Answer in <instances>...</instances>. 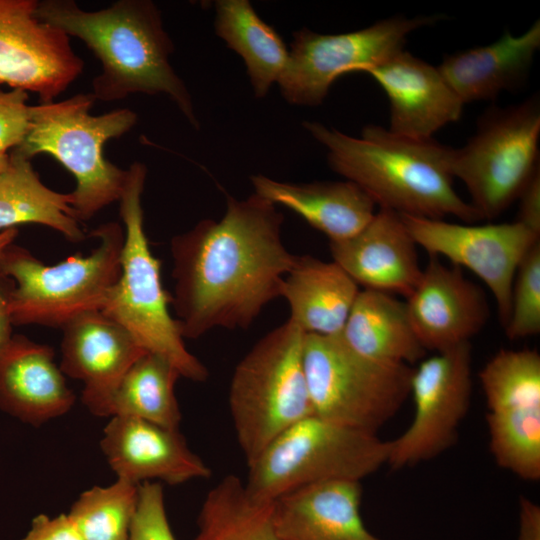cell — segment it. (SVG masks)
<instances>
[{
  "label": "cell",
  "mask_w": 540,
  "mask_h": 540,
  "mask_svg": "<svg viewBox=\"0 0 540 540\" xmlns=\"http://www.w3.org/2000/svg\"><path fill=\"white\" fill-rule=\"evenodd\" d=\"M303 126L327 149L332 170L359 186L379 208L428 219H481L454 189L453 148L379 125H366L360 138L319 122L306 121Z\"/></svg>",
  "instance_id": "3957f363"
},
{
  "label": "cell",
  "mask_w": 540,
  "mask_h": 540,
  "mask_svg": "<svg viewBox=\"0 0 540 540\" xmlns=\"http://www.w3.org/2000/svg\"><path fill=\"white\" fill-rule=\"evenodd\" d=\"M38 16L81 40L98 58L91 83L95 100L113 102L132 94L165 95L199 128L190 92L170 64L173 42L161 12L150 0H119L88 11L72 0L38 1Z\"/></svg>",
  "instance_id": "7a4b0ae2"
},
{
  "label": "cell",
  "mask_w": 540,
  "mask_h": 540,
  "mask_svg": "<svg viewBox=\"0 0 540 540\" xmlns=\"http://www.w3.org/2000/svg\"><path fill=\"white\" fill-rule=\"evenodd\" d=\"M504 329L511 340L540 332V242L529 250L517 268L510 315Z\"/></svg>",
  "instance_id": "d6a6232c"
},
{
  "label": "cell",
  "mask_w": 540,
  "mask_h": 540,
  "mask_svg": "<svg viewBox=\"0 0 540 540\" xmlns=\"http://www.w3.org/2000/svg\"><path fill=\"white\" fill-rule=\"evenodd\" d=\"M17 235H18V230L16 228H9V229L0 231V254L6 246L14 243V240L16 239Z\"/></svg>",
  "instance_id": "ab89813d"
},
{
  "label": "cell",
  "mask_w": 540,
  "mask_h": 540,
  "mask_svg": "<svg viewBox=\"0 0 540 540\" xmlns=\"http://www.w3.org/2000/svg\"><path fill=\"white\" fill-rule=\"evenodd\" d=\"M14 285L10 277L0 273V352L13 336L9 301Z\"/></svg>",
  "instance_id": "f35d334b"
},
{
  "label": "cell",
  "mask_w": 540,
  "mask_h": 540,
  "mask_svg": "<svg viewBox=\"0 0 540 540\" xmlns=\"http://www.w3.org/2000/svg\"><path fill=\"white\" fill-rule=\"evenodd\" d=\"M273 501L252 497L235 475L208 491L192 540H280L273 524Z\"/></svg>",
  "instance_id": "f1b7e54d"
},
{
  "label": "cell",
  "mask_w": 540,
  "mask_h": 540,
  "mask_svg": "<svg viewBox=\"0 0 540 540\" xmlns=\"http://www.w3.org/2000/svg\"><path fill=\"white\" fill-rule=\"evenodd\" d=\"M518 540H540V506L520 496L518 502Z\"/></svg>",
  "instance_id": "74e56055"
},
{
  "label": "cell",
  "mask_w": 540,
  "mask_h": 540,
  "mask_svg": "<svg viewBox=\"0 0 540 540\" xmlns=\"http://www.w3.org/2000/svg\"><path fill=\"white\" fill-rule=\"evenodd\" d=\"M214 7L215 33L242 58L255 97H265L285 69L284 41L248 0H217Z\"/></svg>",
  "instance_id": "4316f807"
},
{
  "label": "cell",
  "mask_w": 540,
  "mask_h": 540,
  "mask_svg": "<svg viewBox=\"0 0 540 540\" xmlns=\"http://www.w3.org/2000/svg\"><path fill=\"white\" fill-rule=\"evenodd\" d=\"M70 193L47 187L34 170L30 159L14 152L9 154L5 169L0 172V230L18 224L35 223L61 233L68 241L86 239L72 207Z\"/></svg>",
  "instance_id": "484cf974"
},
{
  "label": "cell",
  "mask_w": 540,
  "mask_h": 540,
  "mask_svg": "<svg viewBox=\"0 0 540 540\" xmlns=\"http://www.w3.org/2000/svg\"><path fill=\"white\" fill-rule=\"evenodd\" d=\"M303 365L313 414L371 433L410 395L413 367L371 360L337 336L305 334Z\"/></svg>",
  "instance_id": "9c48e42d"
},
{
  "label": "cell",
  "mask_w": 540,
  "mask_h": 540,
  "mask_svg": "<svg viewBox=\"0 0 540 540\" xmlns=\"http://www.w3.org/2000/svg\"><path fill=\"white\" fill-rule=\"evenodd\" d=\"M489 450L496 464L522 480L540 479V407L487 412Z\"/></svg>",
  "instance_id": "f546056e"
},
{
  "label": "cell",
  "mask_w": 540,
  "mask_h": 540,
  "mask_svg": "<svg viewBox=\"0 0 540 540\" xmlns=\"http://www.w3.org/2000/svg\"><path fill=\"white\" fill-rule=\"evenodd\" d=\"M138 486L123 479L94 486L72 505L69 517L84 540H129Z\"/></svg>",
  "instance_id": "1f68e13d"
},
{
  "label": "cell",
  "mask_w": 540,
  "mask_h": 540,
  "mask_svg": "<svg viewBox=\"0 0 540 540\" xmlns=\"http://www.w3.org/2000/svg\"><path fill=\"white\" fill-rule=\"evenodd\" d=\"M540 102L493 106L479 118L475 134L452 151L451 172L466 186L481 219L500 216L539 168Z\"/></svg>",
  "instance_id": "30bf717a"
},
{
  "label": "cell",
  "mask_w": 540,
  "mask_h": 540,
  "mask_svg": "<svg viewBox=\"0 0 540 540\" xmlns=\"http://www.w3.org/2000/svg\"><path fill=\"white\" fill-rule=\"evenodd\" d=\"M358 481H329L301 487L273 501L280 540H382L361 516Z\"/></svg>",
  "instance_id": "44dd1931"
},
{
  "label": "cell",
  "mask_w": 540,
  "mask_h": 540,
  "mask_svg": "<svg viewBox=\"0 0 540 540\" xmlns=\"http://www.w3.org/2000/svg\"><path fill=\"white\" fill-rule=\"evenodd\" d=\"M54 357L50 346L13 335L0 352V408L34 426L67 413L75 395Z\"/></svg>",
  "instance_id": "ffe728a7"
},
{
  "label": "cell",
  "mask_w": 540,
  "mask_h": 540,
  "mask_svg": "<svg viewBox=\"0 0 540 540\" xmlns=\"http://www.w3.org/2000/svg\"><path fill=\"white\" fill-rule=\"evenodd\" d=\"M304 335L288 319L235 367L228 403L247 465L283 431L313 414L303 365Z\"/></svg>",
  "instance_id": "52a82bcc"
},
{
  "label": "cell",
  "mask_w": 540,
  "mask_h": 540,
  "mask_svg": "<svg viewBox=\"0 0 540 540\" xmlns=\"http://www.w3.org/2000/svg\"><path fill=\"white\" fill-rule=\"evenodd\" d=\"M340 336L355 352L378 362L411 366L427 352L412 328L405 301L375 290L359 291Z\"/></svg>",
  "instance_id": "d4e9b609"
},
{
  "label": "cell",
  "mask_w": 540,
  "mask_h": 540,
  "mask_svg": "<svg viewBox=\"0 0 540 540\" xmlns=\"http://www.w3.org/2000/svg\"><path fill=\"white\" fill-rule=\"evenodd\" d=\"M250 181L254 194L290 209L330 242L355 235L376 213L370 196L348 180L291 183L257 174Z\"/></svg>",
  "instance_id": "603a6c76"
},
{
  "label": "cell",
  "mask_w": 540,
  "mask_h": 540,
  "mask_svg": "<svg viewBox=\"0 0 540 540\" xmlns=\"http://www.w3.org/2000/svg\"><path fill=\"white\" fill-rule=\"evenodd\" d=\"M389 441L314 414L278 435L248 467L247 492L274 501L317 483L358 481L387 464Z\"/></svg>",
  "instance_id": "ba28073f"
},
{
  "label": "cell",
  "mask_w": 540,
  "mask_h": 540,
  "mask_svg": "<svg viewBox=\"0 0 540 540\" xmlns=\"http://www.w3.org/2000/svg\"><path fill=\"white\" fill-rule=\"evenodd\" d=\"M359 286L334 261L296 255L283 279L280 297L290 307V318L305 334L340 335Z\"/></svg>",
  "instance_id": "cb8c5ba5"
},
{
  "label": "cell",
  "mask_w": 540,
  "mask_h": 540,
  "mask_svg": "<svg viewBox=\"0 0 540 540\" xmlns=\"http://www.w3.org/2000/svg\"><path fill=\"white\" fill-rule=\"evenodd\" d=\"M129 540H176L170 528L159 482L139 484Z\"/></svg>",
  "instance_id": "836d02e7"
},
{
  "label": "cell",
  "mask_w": 540,
  "mask_h": 540,
  "mask_svg": "<svg viewBox=\"0 0 540 540\" xmlns=\"http://www.w3.org/2000/svg\"><path fill=\"white\" fill-rule=\"evenodd\" d=\"M539 48L537 20L520 35L507 30L490 44L449 54L437 68L463 104L491 100L526 83Z\"/></svg>",
  "instance_id": "7402d4cb"
},
{
  "label": "cell",
  "mask_w": 540,
  "mask_h": 540,
  "mask_svg": "<svg viewBox=\"0 0 540 540\" xmlns=\"http://www.w3.org/2000/svg\"><path fill=\"white\" fill-rule=\"evenodd\" d=\"M100 446L117 479L137 485L154 479L178 485L211 475L209 466L191 451L179 429L139 418L111 417Z\"/></svg>",
  "instance_id": "e0dca14e"
},
{
  "label": "cell",
  "mask_w": 540,
  "mask_h": 540,
  "mask_svg": "<svg viewBox=\"0 0 540 540\" xmlns=\"http://www.w3.org/2000/svg\"><path fill=\"white\" fill-rule=\"evenodd\" d=\"M385 91L390 103L388 130L411 138H432L458 121L463 102L437 67L401 50L379 64L360 70Z\"/></svg>",
  "instance_id": "ac0fdd59"
},
{
  "label": "cell",
  "mask_w": 540,
  "mask_h": 540,
  "mask_svg": "<svg viewBox=\"0 0 540 540\" xmlns=\"http://www.w3.org/2000/svg\"><path fill=\"white\" fill-rule=\"evenodd\" d=\"M417 247L401 215L384 208L355 235L329 243L332 261L358 286L404 297L422 276Z\"/></svg>",
  "instance_id": "d6986e66"
},
{
  "label": "cell",
  "mask_w": 540,
  "mask_h": 540,
  "mask_svg": "<svg viewBox=\"0 0 540 540\" xmlns=\"http://www.w3.org/2000/svg\"><path fill=\"white\" fill-rule=\"evenodd\" d=\"M62 330L60 369L83 382V404L94 415L104 417L114 390L146 351L100 310L75 317Z\"/></svg>",
  "instance_id": "2e32d148"
},
{
  "label": "cell",
  "mask_w": 540,
  "mask_h": 540,
  "mask_svg": "<svg viewBox=\"0 0 540 540\" xmlns=\"http://www.w3.org/2000/svg\"><path fill=\"white\" fill-rule=\"evenodd\" d=\"M28 92L18 88L0 89V153L8 154L25 139L30 128Z\"/></svg>",
  "instance_id": "e575fe53"
},
{
  "label": "cell",
  "mask_w": 540,
  "mask_h": 540,
  "mask_svg": "<svg viewBox=\"0 0 540 540\" xmlns=\"http://www.w3.org/2000/svg\"><path fill=\"white\" fill-rule=\"evenodd\" d=\"M9 160V154H1L0 153V172H2L5 167L7 166Z\"/></svg>",
  "instance_id": "60d3db41"
},
{
  "label": "cell",
  "mask_w": 540,
  "mask_h": 540,
  "mask_svg": "<svg viewBox=\"0 0 540 540\" xmlns=\"http://www.w3.org/2000/svg\"><path fill=\"white\" fill-rule=\"evenodd\" d=\"M416 242L429 255L444 257L466 268L489 288L499 320L506 326L517 268L539 242L540 235L519 221L485 225L451 223L442 219L400 214Z\"/></svg>",
  "instance_id": "4fadbf2b"
},
{
  "label": "cell",
  "mask_w": 540,
  "mask_h": 540,
  "mask_svg": "<svg viewBox=\"0 0 540 540\" xmlns=\"http://www.w3.org/2000/svg\"><path fill=\"white\" fill-rule=\"evenodd\" d=\"M520 223L540 235V169L527 181L518 198Z\"/></svg>",
  "instance_id": "8d00e7d4"
},
{
  "label": "cell",
  "mask_w": 540,
  "mask_h": 540,
  "mask_svg": "<svg viewBox=\"0 0 540 540\" xmlns=\"http://www.w3.org/2000/svg\"><path fill=\"white\" fill-rule=\"evenodd\" d=\"M488 412L540 407V355L531 349H501L480 370Z\"/></svg>",
  "instance_id": "4dcf8cb0"
},
{
  "label": "cell",
  "mask_w": 540,
  "mask_h": 540,
  "mask_svg": "<svg viewBox=\"0 0 540 540\" xmlns=\"http://www.w3.org/2000/svg\"><path fill=\"white\" fill-rule=\"evenodd\" d=\"M91 236L99 244L88 255L77 253L52 266L14 243L3 249L0 273L15 284L9 301L13 326L62 329L75 317L102 308L120 276L124 229L117 222H108Z\"/></svg>",
  "instance_id": "8992f818"
},
{
  "label": "cell",
  "mask_w": 540,
  "mask_h": 540,
  "mask_svg": "<svg viewBox=\"0 0 540 540\" xmlns=\"http://www.w3.org/2000/svg\"><path fill=\"white\" fill-rule=\"evenodd\" d=\"M406 308L412 328L426 351L440 352L470 342L489 319L482 289L465 277L462 268L447 266L429 255Z\"/></svg>",
  "instance_id": "9a60e30c"
},
{
  "label": "cell",
  "mask_w": 540,
  "mask_h": 540,
  "mask_svg": "<svg viewBox=\"0 0 540 540\" xmlns=\"http://www.w3.org/2000/svg\"><path fill=\"white\" fill-rule=\"evenodd\" d=\"M37 0H0V83L49 103L83 72L70 37L44 22Z\"/></svg>",
  "instance_id": "5bb4252c"
},
{
  "label": "cell",
  "mask_w": 540,
  "mask_h": 540,
  "mask_svg": "<svg viewBox=\"0 0 540 540\" xmlns=\"http://www.w3.org/2000/svg\"><path fill=\"white\" fill-rule=\"evenodd\" d=\"M147 176L143 163L134 162L119 199L124 243L120 276L100 311L123 326L146 351L167 358L181 377L204 382L207 367L186 348L178 321L169 312L172 296L161 281V261L144 230L142 193Z\"/></svg>",
  "instance_id": "277c9868"
},
{
  "label": "cell",
  "mask_w": 540,
  "mask_h": 540,
  "mask_svg": "<svg viewBox=\"0 0 540 540\" xmlns=\"http://www.w3.org/2000/svg\"><path fill=\"white\" fill-rule=\"evenodd\" d=\"M181 377L165 357L146 352L126 372L111 395L104 417L128 416L179 429L175 384Z\"/></svg>",
  "instance_id": "83f0119b"
},
{
  "label": "cell",
  "mask_w": 540,
  "mask_h": 540,
  "mask_svg": "<svg viewBox=\"0 0 540 540\" xmlns=\"http://www.w3.org/2000/svg\"><path fill=\"white\" fill-rule=\"evenodd\" d=\"M437 19L395 16L339 34H321L307 28L297 30L277 82L281 94L293 105L318 106L338 77L381 63L403 50L410 33Z\"/></svg>",
  "instance_id": "8fae6325"
},
{
  "label": "cell",
  "mask_w": 540,
  "mask_h": 540,
  "mask_svg": "<svg viewBox=\"0 0 540 540\" xmlns=\"http://www.w3.org/2000/svg\"><path fill=\"white\" fill-rule=\"evenodd\" d=\"M472 394V349L463 343L423 358L413 368L414 414L406 430L389 440L387 464L397 470L430 460L458 438Z\"/></svg>",
  "instance_id": "7c38bea8"
},
{
  "label": "cell",
  "mask_w": 540,
  "mask_h": 540,
  "mask_svg": "<svg viewBox=\"0 0 540 540\" xmlns=\"http://www.w3.org/2000/svg\"><path fill=\"white\" fill-rule=\"evenodd\" d=\"M95 101L91 93H78L61 101L31 105L29 131L12 150L27 159L49 154L74 176L72 207L81 223L119 201L127 169L106 159L104 145L130 131L138 119L129 108L93 115L90 110Z\"/></svg>",
  "instance_id": "5b68a950"
},
{
  "label": "cell",
  "mask_w": 540,
  "mask_h": 540,
  "mask_svg": "<svg viewBox=\"0 0 540 540\" xmlns=\"http://www.w3.org/2000/svg\"><path fill=\"white\" fill-rule=\"evenodd\" d=\"M283 221L276 205L254 193L227 196L220 220L203 219L172 237L171 305L183 338L247 329L280 297L296 258L282 241Z\"/></svg>",
  "instance_id": "6da1fadb"
},
{
  "label": "cell",
  "mask_w": 540,
  "mask_h": 540,
  "mask_svg": "<svg viewBox=\"0 0 540 540\" xmlns=\"http://www.w3.org/2000/svg\"><path fill=\"white\" fill-rule=\"evenodd\" d=\"M22 540H84L68 514L49 517L40 514Z\"/></svg>",
  "instance_id": "d590c367"
}]
</instances>
